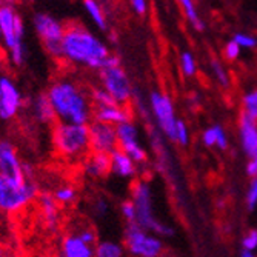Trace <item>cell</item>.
<instances>
[{
	"mask_svg": "<svg viewBox=\"0 0 257 257\" xmlns=\"http://www.w3.org/2000/svg\"><path fill=\"white\" fill-rule=\"evenodd\" d=\"M180 73L185 77H194L197 74V62L191 51H182L179 56Z\"/></svg>",
	"mask_w": 257,
	"mask_h": 257,
	"instance_id": "29",
	"label": "cell"
},
{
	"mask_svg": "<svg viewBox=\"0 0 257 257\" xmlns=\"http://www.w3.org/2000/svg\"><path fill=\"white\" fill-rule=\"evenodd\" d=\"M246 174L251 179L257 177V151L252 154V157H249V160L246 163Z\"/></svg>",
	"mask_w": 257,
	"mask_h": 257,
	"instance_id": "39",
	"label": "cell"
},
{
	"mask_svg": "<svg viewBox=\"0 0 257 257\" xmlns=\"http://www.w3.org/2000/svg\"><path fill=\"white\" fill-rule=\"evenodd\" d=\"M16 13L13 11L11 7H0V31H2L4 42L7 45L8 51L16 48L17 45L23 43L20 39L16 36V22H17Z\"/></svg>",
	"mask_w": 257,
	"mask_h": 257,
	"instance_id": "19",
	"label": "cell"
},
{
	"mask_svg": "<svg viewBox=\"0 0 257 257\" xmlns=\"http://www.w3.org/2000/svg\"><path fill=\"white\" fill-rule=\"evenodd\" d=\"M0 36H2V31H0Z\"/></svg>",
	"mask_w": 257,
	"mask_h": 257,
	"instance_id": "42",
	"label": "cell"
},
{
	"mask_svg": "<svg viewBox=\"0 0 257 257\" xmlns=\"http://www.w3.org/2000/svg\"><path fill=\"white\" fill-rule=\"evenodd\" d=\"M94 257H130V255L123 242L106 239V240H99V243L96 245Z\"/></svg>",
	"mask_w": 257,
	"mask_h": 257,
	"instance_id": "22",
	"label": "cell"
},
{
	"mask_svg": "<svg viewBox=\"0 0 257 257\" xmlns=\"http://www.w3.org/2000/svg\"><path fill=\"white\" fill-rule=\"evenodd\" d=\"M0 77H2V76H0Z\"/></svg>",
	"mask_w": 257,
	"mask_h": 257,
	"instance_id": "43",
	"label": "cell"
},
{
	"mask_svg": "<svg viewBox=\"0 0 257 257\" xmlns=\"http://www.w3.org/2000/svg\"><path fill=\"white\" fill-rule=\"evenodd\" d=\"M148 105L157 130L165 136V139L174 140L179 117L176 115V108L171 96L162 91H153L150 94Z\"/></svg>",
	"mask_w": 257,
	"mask_h": 257,
	"instance_id": "7",
	"label": "cell"
},
{
	"mask_svg": "<svg viewBox=\"0 0 257 257\" xmlns=\"http://www.w3.org/2000/svg\"><path fill=\"white\" fill-rule=\"evenodd\" d=\"M153 188L148 180L139 179L133 183L130 199L133 200L136 206V223H139L142 228L154 232L159 237L173 236L174 229L168 223L162 222L154 214V197H153Z\"/></svg>",
	"mask_w": 257,
	"mask_h": 257,
	"instance_id": "4",
	"label": "cell"
},
{
	"mask_svg": "<svg viewBox=\"0 0 257 257\" xmlns=\"http://www.w3.org/2000/svg\"><path fill=\"white\" fill-rule=\"evenodd\" d=\"M123 245L130 257H163L165 254V245L162 239L136 222L126 223Z\"/></svg>",
	"mask_w": 257,
	"mask_h": 257,
	"instance_id": "6",
	"label": "cell"
},
{
	"mask_svg": "<svg viewBox=\"0 0 257 257\" xmlns=\"http://www.w3.org/2000/svg\"><path fill=\"white\" fill-rule=\"evenodd\" d=\"M56 112L57 122L89 125L92 122V108L88 92L71 79H57L45 92Z\"/></svg>",
	"mask_w": 257,
	"mask_h": 257,
	"instance_id": "1",
	"label": "cell"
},
{
	"mask_svg": "<svg viewBox=\"0 0 257 257\" xmlns=\"http://www.w3.org/2000/svg\"><path fill=\"white\" fill-rule=\"evenodd\" d=\"M240 53H242V48L232 39L228 40L223 46V57L229 62H236L240 57Z\"/></svg>",
	"mask_w": 257,
	"mask_h": 257,
	"instance_id": "34",
	"label": "cell"
},
{
	"mask_svg": "<svg viewBox=\"0 0 257 257\" xmlns=\"http://www.w3.org/2000/svg\"><path fill=\"white\" fill-rule=\"evenodd\" d=\"M131 10L137 14V16H147L150 4L148 0H128Z\"/></svg>",
	"mask_w": 257,
	"mask_h": 257,
	"instance_id": "38",
	"label": "cell"
},
{
	"mask_svg": "<svg viewBox=\"0 0 257 257\" xmlns=\"http://www.w3.org/2000/svg\"><path fill=\"white\" fill-rule=\"evenodd\" d=\"M0 177L13 180H27L23 162L16 145L8 139H0Z\"/></svg>",
	"mask_w": 257,
	"mask_h": 257,
	"instance_id": "13",
	"label": "cell"
},
{
	"mask_svg": "<svg viewBox=\"0 0 257 257\" xmlns=\"http://www.w3.org/2000/svg\"><path fill=\"white\" fill-rule=\"evenodd\" d=\"M53 196H54V199L57 200V203L60 206L73 205V203H76V200L79 197L76 186H73V185H60V186H57V188L54 190V193H53Z\"/></svg>",
	"mask_w": 257,
	"mask_h": 257,
	"instance_id": "26",
	"label": "cell"
},
{
	"mask_svg": "<svg viewBox=\"0 0 257 257\" xmlns=\"http://www.w3.org/2000/svg\"><path fill=\"white\" fill-rule=\"evenodd\" d=\"M82 171L86 177L97 180L103 179L111 173V159L109 154L102 153H91L82 162Z\"/></svg>",
	"mask_w": 257,
	"mask_h": 257,
	"instance_id": "16",
	"label": "cell"
},
{
	"mask_svg": "<svg viewBox=\"0 0 257 257\" xmlns=\"http://www.w3.org/2000/svg\"><path fill=\"white\" fill-rule=\"evenodd\" d=\"M239 140L243 153L252 157L257 151V122L243 114L239 115Z\"/></svg>",
	"mask_w": 257,
	"mask_h": 257,
	"instance_id": "18",
	"label": "cell"
},
{
	"mask_svg": "<svg viewBox=\"0 0 257 257\" xmlns=\"http://www.w3.org/2000/svg\"><path fill=\"white\" fill-rule=\"evenodd\" d=\"M240 114L257 122V88L245 92L242 96V111Z\"/></svg>",
	"mask_w": 257,
	"mask_h": 257,
	"instance_id": "27",
	"label": "cell"
},
{
	"mask_svg": "<svg viewBox=\"0 0 257 257\" xmlns=\"http://www.w3.org/2000/svg\"><path fill=\"white\" fill-rule=\"evenodd\" d=\"M209 66H211L213 77L216 79V82L219 83V86H222L223 89H228L231 86V77H229V74L226 71L225 65L222 63V60L211 59V62H209Z\"/></svg>",
	"mask_w": 257,
	"mask_h": 257,
	"instance_id": "28",
	"label": "cell"
},
{
	"mask_svg": "<svg viewBox=\"0 0 257 257\" xmlns=\"http://www.w3.org/2000/svg\"><path fill=\"white\" fill-rule=\"evenodd\" d=\"M231 39L234 40L242 50H254L257 46V37L254 34H249V33L239 31L236 34H232Z\"/></svg>",
	"mask_w": 257,
	"mask_h": 257,
	"instance_id": "33",
	"label": "cell"
},
{
	"mask_svg": "<svg viewBox=\"0 0 257 257\" xmlns=\"http://www.w3.org/2000/svg\"><path fill=\"white\" fill-rule=\"evenodd\" d=\"M37 206L39 213L48 229H57L60 225V205L54 199L53 193L42 191L39 199H37Z\"/></svg>",
	"mask_w": 257,
	"mask_h": 257,
	"instance_id": "15",
	"label": "cell"
},
{
	"mask_svg": "<svg viewBox=\"0 0 257 257\" xmlns=\"http://www.w3.org/2000/svg\"><path fill=\"white\" fill-rule=\"evenodd\" d=\"M120 214L125 219L126 223L136 222V206L131 199H126L120 203Z\"/></svg>",
	"mask_w": 257,
	"mask_h": 257,
	"instance_id": "35",
	"label": "cell"
},
{
	"mask_svg": "<svg viewBox=\"0 0 257 257\" xmlns=\"http://www.w3.org/2000/svg\"><path fill=\"white\" fill-rule=\"evenodd\" d=\"M63 60L91 69H103L111 56L108 46L82 25H68L62 42Z\"/></svg>",
	"mask_w": 257,
	"mask_h": 257,
	"instance_id": "2",
	"label": "cell"
},
{
	"mask_svg": "<svg viewBox=\"0 0 257 257\" xmlns=\"http://www.w3.org/2000/svg\"><path fill=\"white\" fill-rule=\"evenodd\" d=\"M33 22H34L36 33L42 40L46 53L53 59H63L62 42L66 27H63V23L60 20L46 13H37Z\"/></svg>",
	"mask_w": 257,
	"mask_h": 257,
	"instance_id": "8",
	"label": "cell"
},
{
	"mask_svg": "<svg viewBox=\"0 0 257 257\" xmlns=\"http://www.w3.org/2000/svg\"><path fill=\"white\" fill-rule=\"evenodd\" d=\"M111 159V174L120 179H133L139 173V165L120 148L109 154Z\"/></svg>",
	"mask_w": 257,
	"mask_h": 257,
	"instance_id": "20",
	"label": "cell"
},
{
	"mask_svg": "<svg viewBox=\"0 0 257 257\" xmlns=\"http://www.w3.org/2000/svg\"><path fill=\"white\" fill-rule=\"evenodd\" d=\"M89 99L92 103V108H99V106H108V105H114L115 100L111 97L109 92L103 88V86H97L92 88L89 91Z\"/></svg>",
	"mask_w": 257,
	"mask_h": 257,
	"instance_id": "30",
	"label": "cell"
},
{
	"mask_svg": "<svg viewBox=\"0 0 257 257\" xmlns=\"http://www.w3.org/2000/svg\"><path fill=\"white\" fill-rule=\"evenodd\" d=\"M100 83L109 92L115 103L123 106H128L131 103L134 88L122 65L100 69Z\"/></svg>",
	"mask_w": 257,
	"mask_h": 257,
	"instance_id": "9",
	"label": "cell"
},
{
	"mask_svg": "<svg viewBox=\"0 0 257 257\" xmlns=\"http://www.w3.org/2000/svg\"><path fill=\"white\" fill-rule=\"evenodd\" d=\"M23 108V96L17 85L7 76L0 77V120L16 119Z\"/></svg>",
	"mask_w": 257,
	"mask_h": 257,
	"instance_id": "11",
	"label": "cell"
},
{
	"mask_svg": "<svg viewBox=\"0 0 257 257\" xmlns=\"http://www.w3.org/2000/svg\"><path fill=\"white\" fill-rule=\"evenodd\" d=\"M190 140H191V133H190V128L186 125L182 119H179L177 122V126H176V134H174V140L179 147H188L190 145Z\"/></svg>",
	"mask_w": 257,
	"mask_h": 257,
	"instance_id": "31",
	"label": "cell"
},
{
	"mask_svg": "<svg viewBox=\"0 0 257 257\" xmlns=\"http://www.w3.org/2000/svg\"><path fill=\"white\" fill-rule=\"evenodd\" d=\"M202 142L206 148H219L226 150L228 148V136L222 125H213L203 131Z\"/></svg>",
	"mask_w": 257,
	"mask_h": 257,
	"instance_id": "21",
	"label": "cell"
},
{
	"mask_svg": "<svg viewBox=\"0 0 257 257\" xmlns=\"http://www.w3.org/2000/svg\"><path fill=\"white\" fill-rule=\"evenodd\" d=\"M51 144L60 159L82 163L91 154L89 128L88 125L57 122L51 128Z\"/></svg>",
	"mask_w": 257,
	"mask_h": 257,
	"instance_id": "3",
	"label": "cell"
},
{
	"mask_svg": "<svg viewBox=\"0 0 257 257\" xmlns=\"http://www.w3.org/2000/svg\"><path fill=\"white\" fill-rule=\"evenodd\" d=\"M30 111L33 119L43 126H54L57 123V117H56V112L48 100V96L46 94H39L31 100L30 105Z\"/></svg>",
	"mask_w": 257,
	"mask_h": 257,
	"instance_id": "17",
	"label": "cell"
},
{
	"mask_svg": "<svg viewBox=\"0 0 257 257\" xmlns=\"http://www.w3.org/2000/svg\"><path fill=\"white\" fill-rule=\"evenodd\" d=\"M94 254L96 245L88 243L74 225L60 237L56 249V257H94Z\"/></svg>",
	"mask_w": 257,
	"mask_h": 257,
	"instance_id": "12",
	"label": "cell"
},
{
	"mask_svg": "<svg viewBox=\"0 0 257 257\" xmlns=\"http://www.w3.org/2000/svg\"><path fill=\"white\" fill-rule=\"evenodd\" d=\"M177 4H179V7L182 10L183 16L186 17V20H188L193 25V28L197 30V31H202L205 28V23L199 16V11H197L194 0H177Z\"/></svg>",
	"mask_w": 257,
	"mask_h": 257,
	"instance_id": "24",
	"label": "cell"
},
{
	"mask_svg": "<svg viewBox=\"0 0 257 257\" xmlns=\"http://www.w3.org/2000/svg\"><path fill=\"white\" fill-rule=\"evenodd\" d=\"M240 257H255V255H254V252H249V251H243V249H242Z\"/></svg>",
	"mask_w": 257,
	"mask_h": 257,
	"instance_id": "40",
	"label": "cell"
},
{
	"mask_svg": "<svg viewBox=\"0 0 257 257\" xmlns=\"http://www.w3.org/2000/svg\"><path fill=\"white\" fill-rule=\"evenodd\" d=\"M115 131H117L119 148L130 145V144L140 142V133H139V128H137L134 120H128V122L117 125L115 126Z\"/></svg>",
	"mask_w": 257,
	"mask_h": 257,
	"instance_id": "23",
	"label": "cell"
},
{
	"mask_svg": "<svg viewBox=\"0 0 257 257\" xmlns=\"http://www.w3.org/2000/svg\"><path fill=\"white\" fill-rule=\"evenodd\" d=\"M83 8H85L86 14L89 16V19L96 23V27L99 30L105 31L108 28L106 17H105L103 10H102V7L97 0H83Z\"/></svg>",
	"mask_w": 257,
	"mask_h": 257,
	"instance_id": "25",
	"label": "cell"
},
{
	"mask_svg": "<svg viewBox=\"0 0 257 257\" xmlns=\"http://www.w3.org/2000/svg\"><path fill=\"white\" fill-rule=\"evenodd\" d=\"M133 115H134V111L130 106L114 103V105H108V106L94 108V112H92V120L117 126L123 122L133 120Z\"/></svg>",
	"mask_w": 257,
	"mask_h": 257,
	"instance_id": "14",
	"label": "cell"
},
{
	"mask_svg": "<svg viewBox=\"0 0 257 257\" xmlns=\"http://www.w3.org/2000/svg\"><path fill=\"white\" fill-rule=\"evenodd\" d=\"M245 203L248 209H254L257 206V177L251 179V183L248 186V191L245 196Z\"/></svg>",
	"mask_w": 257,
	"mask_h": 257,
	"instance_id": "36",
	"label": "cell"
},
{
	"mask_svg": "<svg viewBox=\"0 0 257 257\" xmlns=\"http://www.w3.org/2000/svg\"><path fill=\"white\" fill-rule=\"evenodd\" d=\"M89 145L91 153L111 154L119 148L117 131L114 125L92 120L89 125Z\"/></svg>",
	"mask_w": 257,
	"mask_h": 257,
	"instance_id": "10",
	"label": "cell"
},
{
	"mask_svg": "<svg viewBox=\"0 0 257 257\" xmlns=\"http://www.w3.org/2000/svg\"><path fill=\"white\" fill-rule=\"evenodd\" d=\"M5 216V213H4V209H2V206H0V220H2V217Z\"/></svg>",
	"mask_w": 257,
	"mask_h": 257,
	"instance_id": "41",
	"label": "cell"
},
{
	"mask_svg": "<svg viewBox=\"0 0 257 257\" xmlns=\"http://www.w3.org/2000/svg\"><path fill=\"white\" fill-rule=\"evenodd\" d=\"M89 209H91V214L94 216L96 219H103L109 213V203H108V200L105 197L97 196V197H94V200L91 202Z\"/></svg>",
	"mask_w": 257,
	"mask_h": 257,
	"instance_id": "32",
	"label": "cell"
},
{
	"mask_svg": "<svg viewBox=\"0 0 257 257\" xmlns=\"http://www.w3.org/2000/svg\"><path fill=\"white\" fill-rule=\"evenodd\" d=\"M242 249L254 252L257 249V229H249L242 239Z\"/></svg>",
	"mask_w": 257,
	"mask_h": 257,
	"instance_id": "37",
	"label": "cell"
},
{
	"mask_svg": "<svg viewBox=\"0 0 257 257\" xmlns=\"http://www.w3.org/2000/svg\"><path fill=\"white\" fill-rule=\"evenodd\" d=\"M40 190L36 180H13L0 177V206L11 216L22 213L33 202H37Z\"/></svg>",
	"mask_w": 257,
	"mask_h": 257,
	"instance_id": "5",
	"label": "cell"
}]
</instances>
